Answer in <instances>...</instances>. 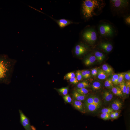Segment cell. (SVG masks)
<instances>
[{
    "instance_id": "6da1fadb",
    "label": "cell",
    "mask_w": 130,
    "mask_h": 130,
    "mask_svg": "<svg viewBox=\"0 0 130 130\" xmlns=\"http://www.w3.org/2000/svg\"><path fill=\"white\" fill-rule=\"evenodd\" d=\"M16 61L11 59L7 55L0 54V84H9Z\"/></svg>"
},
{
    "instance_id": "7a4b0ae2",
    "label": "cell",
    "mask_w": 130,
    "mask_h": 130,
    "mask_svg": "<svg viewBox=\"0 0 130 130\" xmlns=\"http://www.w3.org/2000/svg\"><path fill=\"white\" fill-rule=\"evenodd\" d=\"M105 5L104 1L101 0H85L82 4V12L84 17L89 19L100 14Z\"/></svg>"
},
{
    "instance_id": "3957f363",
    "label": "cell",
    "mask_w": 130,
    "mask_h": 130,
    "mask_svg": "<svg viewBox=\"0 0 130 130\" xmlns=\"http://www.w3.org/2000/svg\"><path fill=\"white\" fill-rule=\"evenodd\" d=\"M111 9L114 13H122L129 6V1L127 0H110Z\"/></svg>"
},
{
    "instance_id": "277c9868",
    "label": "cell",
    "mask_w": 130,
    "mask_h": 130,
    "mask_svg": "<svg viewBox=\"0 0 130 130\" xmlns=\"http://www.w3.org/2000/svg\"><path fill=\"white\" fill-rule=\"evenodd\" d=\"M82 38L85 41L90 44H93L98 39L97 32L93 28H89L85 30L82 34Z\"/></svg>"
},
{
    "instance_id": "5b68a950",
    "label": "cell",
    "mask_w": 130,
    "mask_h": 130,
    "mask_svg": "<svg viewBox=\"0 0 130 130\" xmlns=\"http://www.w3.org/2000/svg\"><path fill=\"white\" fill-rule=\"evenodd\" d=\"M98 28L100 35L105 37H112L115 32L114 27L108 23H103L99 24Z\"/></svg>"
},
{
    "instance_id": "8992f818",
    "label": "cell",
    "mask_w": 130,
    "mask_h": 130,
    "mask_svg": "<svg viewBox=\"0 0 130 130\" xmlns=\"http://www.w3.org/2000/svg\"><path fill=\"white\" fill-rule=\"evenodd\" d=\"M19 111L20 116V122L25 130H32L29 119L20 109Z\"/></svg>"
},
{
    "instance_id": "52a82bcc",
    "label": "cell",
    "mask_w": 130,
    "mask_h": 130,
    "mask_svg": "<svg viewBox=\"0 0 130 130\" xmlns=\"http://www.w3.org/2000/svg\"><path fill=\"white\" fill-rule=\"evenodd\" d=\"M88 48L85 45L83 44H79L76 46L75 48V53L77 56L82 55L88 51Z\"/></svg>"
},
{
    "instance_id": "ba28073f",
    "label": "cell",
    "mask_w": 130,
    "mask_h": 130,
    "mask_svg": "<svg viewBox=\"0 0 130 130\" xmlns=\"http://www.w3.org/2000/svg\"><path fill=\"white\" fill-rule=\"evenodd\" d=\"M99 47L100 49L107 53L110 52L113 48L112 44L108 41H104L101 42L99 44Z\"/></svg>"
},
{
    "instance_id": "9c48e42d",
    "label": "cell",
    "mask_w": 130,
    "mask_h": 130,
    "mask_svg": "<svg viewBox=\"0 0 130 130\" xmlns=\"http://www.w3.org/2000/svg\"><path fill=\"white\" fill-rule=\"evenodd\" d=\"M56 22L61 28H63L73 23V22L65 19L55 20Z\"/></svg>"
},
{
    "instance_id": "30bf717a",
    "label": "cell",
    "mask_w": 130,
    "mask_h": 130,
    "mask_svg": "<svg viewBox=\"0 0 130 130\" xmlns=\"http://www.w3.org/2000/svg\"><path fill=\"white\" fill-rule=\"evenodd\" d=\"M96 60L94 55L91 54L88 55L85 58L84 60V63L86 66H89L92 64Z\"/></svg>"
},
{
    "instance_id": "8fae6325",
    "label": "cell",
    "mask_w": 130,
    "mask_h": 130,
    "mask_svg": "<svg viewBox=\"0 0 130 130\" xmlns=\"http://www.w3.org/2000/svg\"><path fill=\"white\" fill-rule=\"evenodd\" d=\"M73 104L77 110L82 112L84 111V106L81 101L75 100L73 102Z\"/></svg>"
},
{
    "instance_id": "7c38bea8",
    "label": "cell",
    "mask_w": 130,
    "mask_h": 130,
    "mask_svg": "<svg viewBox=\"0 0 130 130\" xmlns=\"http://www.w3.org/2000/svg\"><path fill=\"white\" fill-rule=\"evenodd\" d=\"M122 106V104L120 101L116 100L112 102L111 105V108L113 110L117 111L120 109Z\"/></svg>"
},
{
    "instance_id": "4fadbf2b",
    "label": "cell",
    "mask_w": 130,
    "mask_h": 130,
    "mask_svg": "<svg viewBox=\"0 0 130 130\" xmlns=\"http://www.w3.org/2000/svg\"><path fill=\"white\" fill-rule=\"evenodd\" d=\"M85 107L88 111H93L99 108L100 106L95 104H84Z\"/></svg>"
},
{
    "instance_id": "5bb4252c",
    "label": "cell",
    "mask_w": 130,
    "mask_h": 130,
    "mask_svg": "<svg viewBox=\"0 0 130 130\" xmlns=\"http://www.w3.org/2000/svg\"><path fill=\"white\" fill-rule=\"evenodd\" d=\"M96 60L100 62L103 61L105 58V55L102 52L98 51H96L94 52Z\"/></svg>"
},
{
    "instance_id": "9a60e30c",
    "label": "cell",
    "mask_w": 130,
    "mask_h": 130,
    "mask_svg": "<svg viewBox=\"0 0 130 130\" xmlns=\"http://www.w3.org/2000/svg\"><path fill=\"white\" fill-rule=\"evenodd\" d=\"M102 70L108 75L112 73L113 72L112 68L109 65L104 64L102 66Z\"/></svg>"
},
{
    "instance_id": "2e32d148",
    "label": "cell",
    "mask_w": 130,
    "mask_h": 130,
    "mask_svg": "<svg viewBox=\"0 0 130 130\" xmlns=\"http://www.w3.org/2000/svg\"><path fill=\"white\" fill-rule=\"evenodd\" d=\"M72 94L73 97L77 100L80 101H83L86 98V95L81 94L76 91H73Z\"/></svg>"
},
{
    "instance_id": "e0dca14e",
    "label": "cell",
    "mask_w": 130,
    "mask_h": 130,
    "mask_svg": "<svg viewBox=\"0 0 130 130\" xmlns=\"http://www.w3.org/2000/svg\"><path fill=\"white\" fill-rule=\"evenodd\" d=\"M103 96L104 100L106 102L110 101L113 98L112 94L107 91H105L104 92Z\"/></svg>"
},
{
    "instance_id": "ac0fdd59",
    "label": "cell",
    "mask_w": 130,
    "mask_h": 130,
    "mask_svg": "<svg viewBox=\"0 0 130 130\" xmlns=\"http://www.w3.org/2000/svg\"><path fill=\"white\" fill-rule=\"evenodd\" d=\"M97 74L98 78L101 80L105 79L108 76L102 69H98Z\"/></svg>"
},
{
    "instance_id": "d6986e66",
    "label": "cell",
    "mask_w": 130,
    "mask_h": 130,
    "mask_svg": "<svg viewBox=\"0 0 130 130\" xmlns=\"http://www.w3.org/2000/svg\"><path fill=\"white\" fill-rule=\"evenodd\" d=\"M112 91L115 95L119 96H123V94L119 88L117 87H113L112 88Z\"/></svg>"
},
{
    "instance_id": "ffe728a7",
    "label": "cell",
    "mask_w": 130,
    "mask_h": 130,
    "mask_svg": "<svg viewBox=\"0 0 130 130\" xmlns=\"http://www.w3.org/2000/svg\"><path fill=\"white\" fill-rule=\"evenodd\" d=\"M91 87L92 89L94 90H98L101 88V84L98 81H95L92 84Z\"/></svg>"
},
{
    "instance_id": "44dd1931",
    "label": "cell",
    "mask_w": 130,
    "mask_h": 130,
    "mask_svg": "<svg viewBox=\"0 0 130 130\" xmlns=\"http://www.w3.org/2000/svg\"><path fill=\"white\" fill-rule=\"evenodd\" d=\"M104 85L105 87L107 88H112L114 87L113 84L110 78H109L105 81Z\"/></svg>"
},
{
    "instance_id": "7402d4cb",
    "label": "cell",
    "mask_w": 130,
    "mask_h": 130,
    "mask_svg": "<svg viewBox=\"0 0 130 130\" xmlns=\"http://www.w3.org/2000/svg\"><path fill=\"white\" fill-rule=\"evenodd\" d=\"M89 87L88 83L85 81H84L78 83L77 85L78 88H80L88 87Z\"/></svg>"
},
{
    "instance_id": "603a6c76",
    "label": "cell",
    "mask_w": 130,
    "mask_h": 130,
    "mask_svg": "<svg viewBox=\"0 0 130 130\" xmlns=\"http://www.w3.org/2000/svg\"><path fill=\"white\" fill-rule=\"evenodd\" d=\"M119 88L120 89L122 93L126 94V84L124 81L119 84Z\"/></svg>"
},
{
    "instance_id": "cb8c5ba5",
    "label": "cell",
    "mask_w": 130,
    "mask_h": 130,
    "mask_svg": "<svg viewBox=\"0 0 130 130\" xmlns=\"http://www.w3.org/2000/svg\"><path fill=\"white\" fill-rule=\"evenodd\" d=\"M76 91L78 93L83 95H85L88 92V90L85 88H77Z\"/></svg>"
},
{
    "instance_id": "d4e9b609",
    "label": "cell",
    "mask_w": 130,
    "mask_h": 130,
    "mask_svg": "<svg viewBox=\"0 0 130 130\" xmlns=\"http://www.w3.org/2000/svg\"><path fill=\"white\" fill-rule=\"evenodd\" d=\"M68 88L67 87H62L58 89L57 91L64 95H67L68 93Z\"/></svg>"
},
{
    "instance_id": "484cf974",
    "label": "cell",
    "mask_w": 130,
    "mask_h": 130,
    "mask_svg": "<svg viewBox=\"0 0 130 130\" xmlns=\"http://www.w3.org/2000/svg\"><path fill=\"white\" fill-rule=\"evenodd\" d=\"M75 74L73 72H71L66 74L64 77V78L66 80H69L71 78L75 77Z\"/></svg>"
},
{
    "instance_id": "4316f807",
    "label": "cell",
    "mask_w": 130,
    "mask_h": 130,
    "mask_svg": "<svg viewBox=\"0 0 130 130\" xmlns=\"http://www.w3.org/2000/svg\"><path fill=\"white\" fill-rule=\"evenodd\" d=\"M93 96H91L88 97L85 100L84 104H95L93 101Z\"/></svg>"
},
{
    "instance_id": "83f0119b",
    "label": "cell",
    "mask_w": 130,
    "mask_h": 130,
    "mask_svg": "<svg viewBox=\"0 0 130 130\" xmlns=\"http://www.w3.org/2000/svg\"><path fill=\"white\" fill-rule=\"evenodd\" d=\"M113 111V110L110 108H104L102 109L101 110L102 113H105L109 114H110Z\"/></svg>"
},
{
    "instance_id": "f1b7e54d",
    "label": "cell",
    "mask_w": 130,
    "mask_h": 130,
    "mask_svg": "<svg viewBox=\"0 0 130 130\" xmlns=\"http://www.w3.org/2000/svg\"><path fill=\"white\" fill-rule=\"evenodd\" d=\"M118 84H119L124 81V73H118Z\"/></svg>"
},
{
    "instance_id": "f546056e",
    "label": "cell",
    "mask_w": 130,
    "mask_h": 130,
    "mask_svg": "<svg viewBox=\"0 0 130 130\" xmlns=\"http://www.w3.org/2000/svg\"><path fill=\"white\" fill-rule=\"evenodd\" d=\"M63 98L65 101L67 103H70L72 101V99L70 96L68 94L65 95L63 97Z\"/></svg>"
},
{
    "instance_id": "4dcf8cb0",
    "label": "cell",
    "mask_w": 130,
    "mask_h": 130,
    "mask_svg": "<svg viewBox=\"0 0 130 130\" xmlns=\"http://www.w3.org/2000/svg\"><path fill=\"white\" fill-rule=\"evenodd\" d=\"M100 117L104 120H107L109 119L110 118V114L102 113L100 115Z\"/></svg>"
},
{
    "instance_id": "1f68e13d",
    "label": "cell",
    "mask_w": 130,
    "mask_h": 130,
    "mask_svg": "<svg viewBox=\"0 0 130 130\" xmlns=\"http://www.w3.org/2000/svg\"><path fill=\"white\" fill-rule=\"evenodd\" d=\"M126 94L127 96L128 95L130 92V81H127L126 83Z\"/></svg>"
},
{
    "instance_id": "d6a6232c",
    "label": "cell",
    "mask_w": 130,
    "mask_h": 130,
    "mask_svg": "<svg viewBox=\"0 0 130 130\" xmlns=\"http://www.w3.org/2000/svg\"><path fill=\"white\" fill-rule=\"evenodd\" d=\"M93 101L94 103L98 104L99 106L101 105V102L99 98L95 96H93Z\"/></svg>"
},
{
    "instance_id": "836d02e7",
    "label": "cell",
    "mask_w": 130,
    "mask_h": 130,
    "mask_svg": "<svg viewBox=\"0 0 130 130\" xmlns=\"http://www.w3.org/2000/svg\"><path fill=\"white\" fill-rule=\"evenodd\" d=\"M76 78L78 81H80L82 79V77L80 71H77L76 72Z\"/></svg>"
},
{
    "instance_id": "e575fe53",
    "label": "cell",
    "mask_w": 130,
    "mask_h": 130,
    "mask_svg": "<svg viewBox=\"0 0 130 130\" xmlns=\"http://www.w3.org/2000/svg\"><path fill=\"white\" fill-rule=\"evenodd\" d=\"M98 68H92L91 70V75L93 76H95L97 74Z\"/></svg>"
},
{
    "instance_id": "d590c367",
    "label": "cell",
    "mask_w": 130,
    "mask_h": 130,
    "mask_svg": "<svg viewBox=\"0 0 130 130\" xmlns=\"http://www.w3.org/2000/svg\"><path fill=\"white\" fill-rule=\"evenodd\" d=\"M124 78L128 81H130V72H129L125 73H124Z\"/></svg>"
},
{
    "instance_id": "8d00e7d4",
    "label": "cell",
    "mask_w": 130,
    "mask_h": 130,
    "mask_svg": "<svg viewBox=\"0 0 130 130\" xmlns=\"http://www.w3.org/2000/svg\"><path fill=\"white\" fill-rule=\"evenodd\" d=\"M70 82L74 84H76L78 83V80L77 78L75 77H73L70 79Z\"/></svg>"
},
{
    "instance_id": "74e56055",
    "label": "cell",
    "mask_w": 130,
    "mask_h": 130,
    "mask_svg": "<svg viewBox=\"0 0 130 130\" xmlns=\"http://www.w3.org/2000/svg\"><path fill=\"white\" fill-rule=\"evenodd\" d=\"M124 21L125 23L127 25H130V15L126 16L124 18Z\"/></svg>"
},
{
    "instance_id": "f35d334b",
    "label": "cell",
    "mask_w": 130,
    "mask_h": 130,
    "mask_svg": "<svg viewBox=\"0 0 130 130\" xmlns=\"http://www.w3.org/2000/svg\"><path fill=\"white\" fill-rule=\"evenodd\" d=\"M80 71L82 77L84 78H87L85 70H82Z\"/></svg>"
},
{
    "instance_id": "ab89813d",
    "label": "cell",
    "mask_w": 130,
    "mask_h": 130,
    "mask_svg": "<svg viewBox=\"0 0 130 130\" xmlns=\"http://www.w3.org/2000/svg\"><path fill=\"white\" fill-rule=\"evenodd\" d=\"M112 77L114 78L116 81L118 83V74H114L112 76Z\"/></svg>"
},
{
    "instance_id": "60d3db41",
    "label": "cell",
    "mask_w": 130,
    "mask_h": 130,
    "mask_svg": "<svg viewBox=\"0 0 130 130\" xmlns=\"http://www.w3.org/2000/svg\"><path fill=\"white\" fill-rule=\"evenodd\" d=\"M87 78H90L91 76L90 71L88 70H85Z\"/></svg>"
},
{
    "instance_id": "b9f144b4",
    "label": "cell",
    "mask_w": 130,
    "mask_h": 130,
    "mask_svg": "<svg viewBox=\"0 0 130 130\" xmlns=\"http://www.w3.org/2000/svg\"><path fill=\"white\" fill-rule=\"evenodd\" d=\"M110 117L112 119H116L114 112H112L110 114Z\"/></svg>"
},
{
    "instance_id": "7bdbcfd3",
    "label": "cell",
    "mask_w": 130,
    "mask_h": 130,
    "mask_svg": "<svg viewBox=\"0 0 130 130\" xmlns=\"http://www.w3.org/2000/svg\"><path fill=\"white\" fill-rule=\"evenodd\" d=\"M111 79L113 84H114L115 85H117L118 84L117 82L112 77H111Z\"/></svg>"
},
{
    "instance_id": "ee69618b",
    "label": "cell",
    "mask_w": 130,
    "mask_h": 130,
    "mask_svg": "<svg viewBox=\"0 0 130 130\" xmlns=\"http://www.w3.org/2000/svg\"><path fill=\"white\" fill-rule=\"evenodd\" d=\"M114 112L116 119L119 116V112L117 111H116Z\"/></svg>"
}]
</instances>
